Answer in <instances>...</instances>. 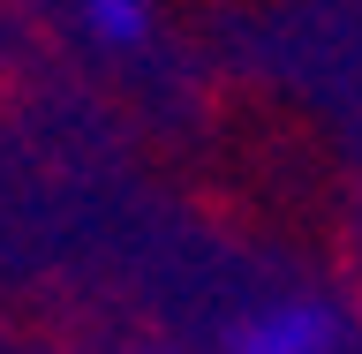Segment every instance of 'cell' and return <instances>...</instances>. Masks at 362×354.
I'll list each match as a JSON object with an SVG mask.
<instances>
[{"mask_svg": "<svg viewBox=\"0 0 362 354\" xmlns=\"http://www.w3.org/2000/svg\"><path fill=\"white\" fill-rule=\"evenodd\" d=\"M144 0H90V30H98V38L106 45H136L144 38Z\"/></svg>", "mask_w": 362, "mask_h": 354, "instance_id": "7a4b0ae2", "label": "cell"}, {"mask_svg": "<svg viewBox=\"0 0 362 354\" xmlns=\"http://www.w3.org/2000/svg\"><path fill=\"white\" fill-rule=\"evenodd\" d=\"M325 347H332V317L317 302H279L234 332V354H325Z\"/></svg>", "mask_w": 362, "mask_h": 354, "instance_id": "6da1fadb", "label": "cell"}]
</instances>
